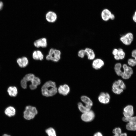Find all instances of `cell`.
I'll return each instance as SVG.
<instances>
[{
  "instance_id": "cell-31",
  "label": "cell",
  "mask_w": 136,
  "mask_h": 136,
  "mask_svg": "<svg viewBox=\"0 0 136 136\" xmlns=\"http://www.w3.org/2000/svg\"><path fill=\"white\" fill-rule=\"evenodd\" d=\"M118 51V49L114 48L112 51V54L114 56L117 55V54Z\"/></svg>"
},
{
  "instance_id": "cell-19",
  "label": "cell",
  "mask_w": 136,
  "mask_h": 136,
  "mask_svg": "<svg viewBox=\"0 0 136 136\" xmlns=\"http://www.w3.org/2000/svg\"><path fill=\"white\" fill-rule=\"evenodd\" d=\"M81 99L82 102L85 104L86 106L91 108L93 105V103L91 99L85 95L82 96Z\"/></svg>"
},
{
  "instance_id": "cell-6",
  "label": "cell",
  "mask_w": 136,
  "mask_h": 136,
  "mask_svg": "<svg viewBox=\"0 0 136 136\" xmlns=\"http://www.w3.org/2000/svg\"><path fill=\"white\" fill-rule=\"evenodd\" d=\"M122 120L127 122L126 125V129L128 130L134 131L136 130V116H132L129 118L124 117L122 118Z\"/></svg>"
},
{
  "instance_id": "cell-9",
  "label": "cell",
  "mask_w": 136,
  "mask_h": 136,
  "mask_svg": "<svg viewBox=\"0 0 136 136\" xmlns=\"http://www.w3.org/2000/svg\"><path fill=\"white\" fill-rule=\"evenodd\" d=\"M95 117L94 112L90 110L86 112L83 113L81 115V118L83 121L89 122L92 121L94 118Z\"/></svg>"
},
{
  "instance_id": "cell-24",
  "label": "cell",
  "mask_w": 136,
  "mask_h": 136,
  "mask_svg": "<svg viewBox=\"0 0 136 136\" xmlns=\"http://www.w3.org/2000/svg\"><path fill=\"white\" fill-rule=\"evenodd\" d=\"M78 105L79 110L82 113L86 112L91 110V108L84 106L81 102H79L78 104Z\"/></svg>"
},
{
  "instance_id": "cell-27",
  "label": "cell",
  "mask_w": 136,
  "mask_h": 136,
  "mask_svg": "<svg viewBox=\"0 0 136 136\" xmlns=\"http://www.w3.org/2000/svg\"><path fill=\"white\" fill-rule=\"evenodd\" d=\"M127 62L128 65L131 67L136 65V60L133 58H131L128 59Z\"/></svg>"
},
{
  "instance_id": "cell-29",
  "label": "cell",
  "mask_w": 136,
  "mask_h": 136,
  "mask_svg": "<svg viewBox=\"0 0 136 136\" xmlns=\"http://www.w3.org/2000/svg\"><path fill=\"white\" fill-rule=\"evenodd\" d=\"M85 55H86V53L84 49H82L80 50L78 52V55L81 58H83L84 57Z\"/></svg>"
},
{
  "instance_id": "cell-2",
  "label": "cell",
  "mask_w": 136,
  "mask_h": 136,
  "mask_svg": "<svg viewBox=\"0 0 136 136\" xmlns=\"http://www.w3.org/2000/svg\"><path fill=\"white\" fill-rule=\"evenodd\" d=\"M57 91V88L55 83L51 81L46 82L41 88L42 95L46 97L52 96L55 95Z\"/></svg>"
},
{
  "instance_id": "cell-22",
  "label": "cell",
  "mask_w": 136,
  "mask_h": 136,
  "mask_svg": "<svg viewBox=\"0 0 136 136\" xmlns=\"http://www.w3.org/2000/svg\"><path fill=\"white\" fill-rule=\"evenodd\" d=\"M7 92L10 96L12 97L16 96L18 93V90L15 86L9 87L7 90Z\"/></svg>"
},
{
  "instance_id": "cell-32",
  "label": "cell",
  "mask_w": 136,
  "mask_h": 136,
  "mask_svg": "<svg viewBox=\"0 0 136 136\" xmlns=\"http://www.w3.org/2000/svg\"><path fill=\"white\" fill-rule=\"evenodd\" d=\"M132 19L133 21L136 23V11H135L132 16Z\"/></svg>"
},
{
  "instance_id": "cell-17",
  "label": "cell",
  "mask_w": 136,
  "mask_h": 136,
  "mask_svg": "<svg viewBox=\"0 0 136 136\" xmlns=\"http://www.w3.org/2000/svg\"><path fill=\"white\" fill-rule=\"evenodd\" d=\"M111 13V12L108 9H104L101 13L102 19L105 21H108L110 19Z\"/></svg>"
},
{
  "instance_id": "cell-18",
  "label": "cell",
  "mask_w": 136,
  "mask_h": 136,
  "mask_svg": "<svg viewBox=\"0 0 136 136\" xmlns=\"http://www.w3.org/2000/svg\"><path fill=\"white\" fill-rule=\"evenodd\" d=\"M84 50L88 59L89 60H94L95 56L94 51L92 49L89 48H86Z\"/></svg>"
},
{
  "instance_id": "cell-30",
  "label": "cell",
  "mask_w": 136,
  "mask_h": 136,
  "mask_svg": "<svg viewBox=\"0 0 136 136\" xmlns=\"http://www.w3.org/2000/svg\"><path fill=\"white\" fill-rule=\"evenodd\" d=\"M131 55L132 58L136 60V49L133 50L131 51Z\"/></svg>"
},
{
  "instance_id": "cell-25",
  "label": "cell",
  "mask_w": 136,
  "mask_h": 136,
  "mask_svg": "<svg viewBox=\"0 0 136 136\" xmlns=\"http://www.w3.org/2000/svg\"><path fill=\"white\" fill-rule=\"evenodd\" d=\"M118 53L117 55L119 57L120 60L124 59L125 56V53L123 49L121 48L118 49Z\"/></svg>"
},
{
  "instance_id": "cell-26",
  "label": "cell",
  "mask_w": 136,
  "mask_h": 136,
  "mask_svg": "<svg viewBox=\"0 0 136 136\" xmlns=\"http://www.w3.org/2000/svg\"><path fill=\"white\" fill-rule=\"evenodd\" d=\"M46 132L48 136H56L55 130L53 128L50 127L47 129Z\"/></svg>"
},
{
  "instance_id": "cell-37",
  "label": "cell",
  "mask_w": 136,
  "mask_h": 136,
  "mask_svg": "<svg viewBox=\"0 0 136 136\" xmlns=\"http://www.w3.org/2000/svg\"><path fill=\"white\" fill-rule=\"evenodd\" d=\"M3 6V4L2 2H0V10L2 9Z\"/></svg>"
},
{
  "instance_id": "cell-20",
  "label": "cell",
  "mask_w": 136,
  "mask_h": 136,
  "mask_svg": "<svg viewBox=\"0 0 136 136\" xmlns=\"http://www.w3.org/2000/svg\"><path fill=\"white\" fill-rule=\"evenodd\" d=\"M32 57L35 60H42L43 59L44 55L41 51L37 50L33 52Z\"/></svg>"
},
{
  "instance_id": "cell-1",
  "label": "cell",
  "mask_w": 136,
  "mask_h": 136,
  "mask_svg": "<svg viewBox=\"0 0 136 136\" xmlns=\"http://www.w3.org/2000/svg\"><path fill=\"white\" fill-rule=\"evenodd\" d=\"M30 81L31 84L29 85L30 89L32 90L36 89L38 86L41 83L40 79L32 74H28L26 75L21 81V85L22 87L25 89L27 87V83Z\"/></svg>"
},
{
  "instance_id": "cell-8",
  "label": "cell",
  "mask_w": 136,
  "mask_h": 136,
  "mask_svg": "<svg viewBox=\"0 0 136 136\" xmlns=\"http://www.w3.org/2000/svg\"><path fill=\"white\" fill-rule=\"evenodd\" d=\"M123 69V74L121 76L123 79L127 80L130 78L133 73V71L132 68L126 64H124L122 65Z\"/></svg>"
},
{
  "instance_id": "cell-3",
  "label": "cell",
  "mask_w": 136,
  "mask_h": 136,
  "mask_svg": "<svg viewBox=\"0 0 136 136\" xmlns=\"http://www.w3.org/2000/svg\"><path fill=\"white\" fill-rule=\"evenodd\" d=\"M126 88L125 84L123 81L121 79H119L114 82L112 86L113 92L117 94H121Z\"/></svg>"
},
{
  "instance_id": "cell-11",
  "label": "cell",
  "mask_w": 136,
  "mask_h": 136,
  "mask_svg": "<svg viewBox=\"0 0 136 136\" xmlns=\"http://www.w3.org/2000/svg\"><path fill=\"white\" fill-rule=\"evenodd\" d=\"M134 114L133 107L131 105L126 106L123 109V114L124 117L129 118L133 116Z\"/></svg>"
},
{
  "instance_id": "cell-4",
  "label": "cell",
  "mask_w": 136,
  "mask_h": 136,
  "mask_svg": "<svg viewBox=\"0 0 136 136\" xmlns=\"http://www.w3.org/2000/svg\"><path fill=\"white\" fill-rule=\"evenodd\" d=\"M38 113L36 108L33 106H28L26 107L23 112V117L27 120L33 119Z\"/></svg>"
},
{
  "instance_id": "cell-14",
  "label": "cell",
  "mask_w": 136,
  "mask_h": 136,
  "mask_svg": "<svg viewBox=\"0 0 136 136\" xmlns=\"http://www.w3.org/2000/svg\"><path fill=\"white\" fill-rule=\"evenodd\" d=\"M33 44L34 46L37 48L40 47L43 48L46 47L47 46V39L45 38L40 39L35 41Z\"/></svg>"
},
{
  "instance_id": "cell-10",
  "label": "cell",
  "mask_w": 136,
  "mask_h": 136,
  "mask_svg": "<svg viewBox=\"0 0 136 136\" xmlns=\"http://www.w3.org/2000/svg\"><path fill=\"white\" fill-rule=\"evenodd\" d=\"M110 96L109 94L103 92H101L98 97L99 101L104 104H108L110 101Z\"/></svg>"
},
{
  "instance_id": "cell-35",
  "label": "cell",
  "mask_w": 136,
  "mask_h": 136,
  "mask_svg": "<svg viewBox=\"0 0 136 136\" xmlns=\"http://www.w3.org/2000/svg\"><path fill=\"white\" fill-rule=\"evenodd\" d=\"M115 18V16L112 13L110 17V19L113 20H114Z\"/></svg>"
},
{
  "instance_id": "cell-7",
  "label": "cell",
  "mask_w": 136,
  "mask_h": 136,
  "mask_svg": "<svg viewBox=\"0 0 136 136\" xmlns=\"http://www.w3.org/2000/svg\"><path fill=\"white\" fill-rule=\"evenodd\" d=\"M120 40L121 42L126 46L130 45L134 40L133 34L130 32H128L121 36Z\"/></svg>"
},
{
  "instance_id": "cell-16",
  "label": "cell",
  "mask_w": 136,
  "mask_h": 136,
  "mask_svg": "<svg viewBox=\"0 0 136 136\" xmlns=\"http://www.w3.org/2000/svg\"><path fill=\"white\" fill-rule=\"evenodd\" d=\"M17 62L19 66L21 67H25L28 64V60L25 57H23L18 58Z\"/></svg>"
},
{
  "instance_id": "cell-13",
  "label": "cell",
  "mask_w": 136,
  "mask_h": 136,
  "mask_svg": "<svg viewBox=\"0 0 136 136\" xmlns=\"http://www.w3.org/2000/svg\"><path fill=\"white\" fill-rule=\"evenodd\" d=\"M104 62L103 60L100 58L94 59L92 63V66L94 69L98 70L101 69L104 65Z\"/></svg>"
},
{
  "instance_id": "cell-15",
  "label": "cell",
  "mask_w": 136,
  "mask_h": 136,
  "mask_svg": "<svg viewBox=\"0 0 136 136\" xmlns=\"http://www.w3.org/2000/svg\"><path fill=\"white\" fill-rule=\"evenodd\" d=\"M45 17L46 20L50 23L54 22L57 19L56 14L54 12L50 11L46 14Z\"/></svg>"
},
{
  "instance_id": "cell-21",
  "label": "cell",
  "mask_w": 136,
  "mask_h": 136,
  "mask_svg": "<svg viewBox=\"0 0 136 136\" xmlns=\"http://www.w3.org/2000/svg\"><path fill=\"white\" fill-rule=\"evenodd\" d=\"M15 108L12 106L7 107L5 111V114L9 117H11L15 115L16 114Z\"/></svg>"
},
{
  "instance_id": "cell-36",
  "label": "cell",
  "mask_w": 136,
  "mask_h": 136,
  "mask_svg": "<svg viewBox=\"0 0 136 136\" xmlns=\"http://www.w3.org/2000/svg\"><path fill=\"white\" fill-rule=\"evenodd\" d=\"M114 58L116 60H120L119 57L117 55L114 56Z\"/></svg>"
},
{
  "instance_id": "cell-5",
  "label": "cell",
  "mask_w": 136,
  "mask_h": 136,
  "mask_svg": "<svg viewBox=\"0 0 136 136\" xmlns=\"http://www.w3.org/2000/svg\"><path fill=\"white\" fill-rule=\"evenodd\" d=\"M61 54L60 50L52 48L50 49L49 54L46 56V58L48 60H51L54 62H57L60 59Z\"/></svg>"
},
{
  "instance_id": "cell-33",
  "label": "cell",
  "mask_w": 136,
  "mask_h": 136,
  "mask_svg": "<svg viewBox=\"0 0 136 136\" xmlns=\"http://www.w3.org/2000/svg\"><path fill=\"white\" fill-rule=\"evenodd\" d=\"M93 136H103L102 133L99 132H97Z\"/></svg>"
},
{
  "instance_id": "cell-23",
  "label": "cell",
  "mask_w": 136,
  "mask_h": 136,
  "mask_svg": "<svg viewBox=\"0 0 136 136\" xmlns=\"http://www.w3.org/2000/svg\"><path fill=\"white\" fill-rule=\"evenodd\" d=\"M122 65L120 63L118 62L116 63L115 65L114 69L116 73L119 76H121L123 74V71L121 69Z\"/></svg>"
},
{
  "instance_id": "cell-34",
  "label": "cell",
  "mask_w": 136,
  "mask_h": 136,
  "mask_svg": "<svg viewBox=\"0 0 136 136\" xmlns=\"http://www.w3.org/2000/svg\"><path fill=\"white\" fill-rule=\"evenodd\" d=\"M113 136H127V134L126 133H122L121 134L117 135H114Z\"/></svg>"
},
{
  "instance_id": "cell-12",
  "label": "cell",
  "mask_w": 136,
  "mask_h": 136,
  "mask_svg": "<svg viewBox=\"0 0 136 136\" xmlns=\"http://www.w3.org/2000/svg\"><path fill=\"white\" fill-rule=\"evenodd\" d=\"M57 91L60 94L66 96L69 93L70 89L68 85L64 84L60 85L57 89Z\"/></svg>"
},
{
  "instance_id": "cell-38",
  "label": "cell",
  "mask_w": 136,
  "mask_h": 136,
  "mask_svg": "<svg viewBox=\"0 0 136 136\" xmlns=\"http://www.w3.org/2000/svg\"><path fill=\"white\" fill-rule=\"evenodd\" d=\"M2 136H11L10 135L7 134H4Z\"/></svg>"
},
{
  "instance_id": "cell-28",
  "label": "cell",
  "mask_w": 136,
  "mask_h": 136,
  "mask_svg": "<svg viewBox=\"0 0 136 136\" xmlns=\"http://www.w3.org/2000/svg\"><path fill=\"white\" fill-rule=\"evenodd\" d=\"M113 133L114 135H117L122 133L121 128L119 127H117L114 128L113 130Z\"/></svg>"
}]
</instances>
